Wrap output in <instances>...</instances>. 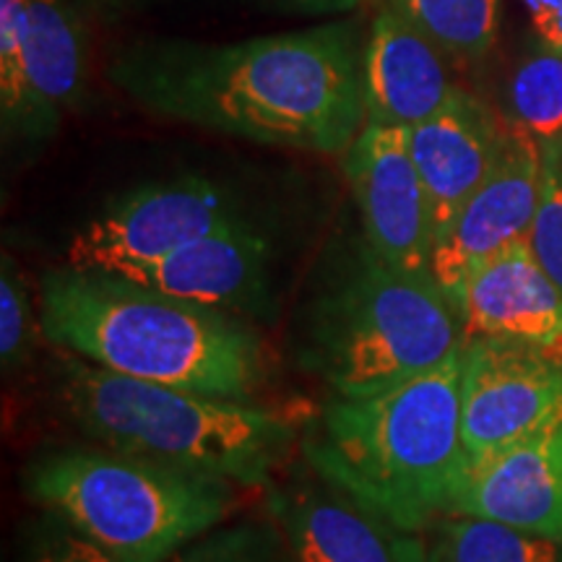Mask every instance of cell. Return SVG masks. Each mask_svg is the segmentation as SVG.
Listing matches in <instances>:
<instances>
[{
	"label": "cell",
	"instance_id": "cell-1",
	"mask_svg": "<svg viewBox=\"0 0 562 562\" xmlns=\"http://www.w3.org/2000/svg\"><path fill=\"white\" fill-rule=\"evenodd\" d=\"M40 326L55 349L201 396L250 402L269 378V351L240 315L112 271H47L40 281Z\"/></svg>",
	"mask_w": 562,
	"mask_h": 562
},
{
	"label": "cell",
	"instance_id": "cell-2",
	"mask_svg": "<svg viewBox=\"0 0 562 562\" xmlns=\"http://www.w3.org/2000/svg\"><path fill=\"white\" fill-rule=\"evenodd\" d=\"M157 110L203 128L341 154L364 128V55L344 26L201 55L151 83Z\"/></svg>",
	"mask_w": 562,
	"mask_h": 562
},
{
	"label": "cell",
	"instance_id": "cell-3",
	"mask_svg": "<svg viewBox=\"0 0 562 562\" xmlns=\"http://www.w3.org/2000/svg\"><path fill=\"white\" fill-rule=\"evenodd\" d=\"M300 446L307 469L351 501L404 531L427 529L448 516L463 469L461 349L372 396H334Z\"/></svg>",
	"mask_w": 562,
	"mask_h": 562
},
{
	"label": "cell",
	"instance_id": "cell-4",
	"mask_svg": "<svg viewBox=\"0 0 562 562\" xmlns=\"http://www.w3.org/2000/svg\"><path fill=\"white\" fill-rule=\"evenodd\" d=\"M58 402L102 448L243 487H269L297 442L284 414L136 381L70 351H60Z\"/></svg>",
	"mask_w": 562,
	"mask_h": 562
},
{
	"label": "cell",
	"instance_id": "cell-5",
	"mask_svg": "<svg viewBox=\"0 0 562 562\" xmlns=\"http://www.w3.org/2000/svg\"><path fill=\"white\" fill-rule=\"evenodd\" d=\"M300 339L305 370L334 396L362 398L438 368L463 328L438 281L398 271L362 237L315 279Z\"/></svg>",
	"mask_w": 562,
	"mask_h": 562
},
{
	"label": "cell",
	"instance_id": "cell-6",
	"mask_svg": "<svg viewBox=\"0 0 562 562\" xmlns=\"http://www.w3.org/2000/svg\"><path fill=\"white\" fill-rule=\"evenodd\" d=\"M24 492L117 562H170L229 516L235 484L110 448H63L26 463Z\"/></svg>",
	"mask_w": 562,
	"mask_h": 562
},
{
	"label": "cell",
	"instance_id": "cell-7",
	"mask_svg": "<svg viewBox=\"0 0 562 562\" xmlns=\"http://www.w3.org/2000/svg\"><path fill=\"white\" fill-rule=\"evenodd\" d=\"M248 222L232 195L206 178L136 188L70 237L66 266L128 273L209 232Z\"/></svg>",
	"mask_w": 562,
	"mask_h": 562
},
{
	"label": "cell",
	"instance_id": "cell-8",
	"mask_svg": "<svg viewBox=\"0 0 562 562\" xmlns=\"http://www.w3.org/2000/svg\"><path fill=\"white\" fill-rule=\"evenodd\" d=\"M562 419V364L524 344L474 336L461 347L463 467L484 463Z\"/></svg>",
	"mask_w": 562,
	"mask_h": 562
},
{
	"label": "cell",
	"instance_id": "cell-9",
	"mask_svg": "<svg viewBox=\"0 0 562 562\" xmlns=\"http://www.w3.org/2000/svg\"><path fill=\"white\" fill-rule=\"evenodd\" d=\"M83 81V45L60 0H0V104L5 133L58 125Z\"/></svg>",
	"mask_w": 562,
	"mask_h": 562
},
{
	"label": "cell",
	"instance_id": "cell-10",
	"mask_svg": "<svg viewBox=\"0 0 562 562\" xmlns=\"http://www.w3.org/2000/svg\"><path fill=\"white\" fill-rule=\"evenodd\" d=\"M344 172L370 248L398 271L432 277L430 203L414 165L409 131L364 123L344 151Z\"/></svg>",
	"mask_w": 562,
	"mask_h": 562
},
{
	"label": "cell",
	"instance_id": "cell-11",
	"mask_svg": "<svg viewBox=\"0 0 562 562\" xmlns=\"http://www.w3.org/2000/svg\"><path fill=\"white\" fill-rule=\"evenodd\" d=\"M542 180L544 149L529 133L508 123L495 170L435 240L432 279L451 302L476 266L510 245L529 240Z\"/></svg>",
	"mask_w": 562,
	"mask_h": 562
},
{
	"label": "cell",
	"instance_id": "cell-12",
	"mask_svg": "<svg viewBox=\"0 0 562 562\" xmlns=\"http://www.w3.org/2000/svg\"><path fill=\"white\" fill-rule=\"evenodd\" d=\"M266 490V508L294 562H427V542L417 531L389 524L318 474Z\"/></svg>",
	"mask_w": 562,
	"mask_h": 562
},
{
	"label": "cell",
	"instance_id": "cell-13",
	"mask_svg": "<svg viewBox=\"0 0 562 562\" xmlns=\"http://www.w3.org/2000/svg\"><path fill=\"white\" fill-rule=\"evenodd\" d=\"M271 245L250 222L195 237L159 261L121 273L170 297L235 315L271 307Z\"/></svg>",
	"mask_w": 562,
	"mask_h": 562
},
{
	"label": "cell",
	"instance_id": "cell-14",
	"mask_svg": "<svg viewBox=\"0 0 562 562\" xmlns=\"http://www.w3.org/2000/svg\"><path fill=\"white\" fill-rule=\"evenodd\" d=\"M463 339L524 344L562 364V290L521 240L469 273L453 297Z\"/></svg>",
	"mask_w": 562,
	"mask_h": 562
},
{
	"label": "cell",
	"instance_id": "cell-15",
	"mask_svg": "<svg viewBox=\"0 0 562 562\" xmlns=\"http://www.w3.org/2000/svg\"><path fill=\"white\" fill-rule=\"evenodd\" d=\"M448 516L490 518L562 542V419L495 459L463 467Z\"/></svg>",
	"mask_w": 562,
	"mask_h": 562
},
{
	"label": "cell",
	"instance_id": "cell-16",
	"mask_svg": "<svg viewBox=\"0 0 562 562\" xmlns=\"http://www.w3.org/2000/svg\"><path fill=\"white\" fill-rule=\"evenodd\" d=\"M508 123L469 91L456 89L438 115L409 131V149L425 186L435 240L495 170Z\"/></svg>",
	"mask_w": 562,
	"mask_h": 562
},
{
	"label": "cell",
	"instance_id": "cell-17",
	"mask_svg": "<svg viewBox=\"0 0 562 562\" xmlns=\"http://www.w3.org/2000/svg\"><path fill=\"white\" fill-rule=\"evenodd\" d=\"M362 55L368 123L412 131L438 115L459 89L448 55L391 3L372 21Z\"/></svg>",
	"mask_w": 562,
	"mask_h": 562
},
{
	"label": "cell",
	"instance_id": "cell-18",
	"mask_svg": "<svg viewBox=\"0 0 562 562\" xmlns=\"http://www.w3.org/2000/svg\"><path fill=\"white\" fill-rule=\"evenodd\" d=\"M427 562H562V542L490 518L451 516L435 524Z\"/></svg>",
	"mask_w": 562,
	"mask_h": 562
},
{
	"label": "cell",
	"instance_id": "cell-19",
	"mask_svg": "<svg viewBox=\"0 0 562 562\" xmlns=\"http://www.w3.org/2000/svg\"><path fill=\"white\" fill-rule=\"evenodd\" d=\"M513 125L529 133L542 149L562 144V53L539 42L518 63L508 81Z\"/></svg>",
	"mask_w": 562,
	"mask_h": 562
},
{
	"label": "cell",
	"instance_id": "cell-20",
	"mask_svg": "<svg viewBox=\"0 0 562 562\" xmlns=\"http://www.w3.org/2000/svg\"><path fill=\"white\" fill-rule=\"evenodd\" d=\"M453 58H480L495 45L501 0H389Z\"/></svg>",
	"mask_w": 562,
	"mask_h": 562
},
{
	"label": "cell",
	"instance_id": "cell-21",
	"mask_svg": "<svg viewBox=\"0 0 562 562\" xmlns=\"http://www.w3.org/2000/svg\"><path fill=\"white\" fill-rule=\"evenodd\" d=\"M40 318H34V307L26 286L24 273L5 252L3 269H0V364L3 375H16L30 360L34 349Z\"/></svg>",
	"mask_w": 562,
	"mask_h": 562
},
{
	"label": "cell",
	"instance_id": "cell-22",
	"mask_svg": "<svg viewBox=\"0 0 562 562\" xmlns=\"http://www.w3.org/2000/svg\"><path fill=\"white\" fill-rule=\"evenodd\" d=\"M529 245L537 261L562 290V144L544 149V180Z\"/></svg>",
	"mask_w": 562,
	"mask_h": 562
},
{
	"label": "cell",
	"instance_id": "cell-23",
	"mask_svg": "<svg viewBox=\"0 0 562 562\" xmlns=\"http://www.w3.org/2000/svg\"><path fill=\"white\" fill-rule=\"evenodd\" d=\"M30 562H117L110 552L81 537L66 521L50 516L32 547Z\"/></svg>",
	"mask_w": 562,
	"mask_h": 562
},
{
	"label": "cell",
	"instance_id": "cell-24",
	"mask_svg": "<svg viewBox=\"0 0 562 562\" xmlns=\"http://www.w3.org/2000/svg\"><path fill=\"white\" fill-rule=\"evenodd\" d=\"M224 562H281L277 550L261 531L235 529L227 531V552Z\"/></svg>",
	"mask_w": 562,
	"mask_h": 562
},
{
	"label": "cell",
	"instance_id": "cell-25",
	"mask_svg": "<svg viewBox=\"0 0 562 562\" xmlns=\"http://www.w3.org/2000/svg\"><path fill=\"white\" fill-rule=\"evenodd\" d=\"M542 45L562 53V0H521Z\"/></svg>",
	"mask_w": 562,
	"mask_h": 562
},
{
	"label": "cell",
	"instance_id": "cell-26",
	"mask_svg": "<svg viewBox=\"0 0 562 562\" xmlns=\"http://www.w3.org/2000/svg\"><path fill=\"white\" fill-rule=\"evenodd\" d=\"M224 552H227V531L203 539L199 544L186 547L170 562H224Z\"/></svg>",
	"mask_w": 562,
	"mask_h": 562
},
{
	"label": "cell",
	"instance_id": "cell-27",
	"mask_svg": "<svg viewBox=\"0 0 562 562\" xmlns=\"http://www.w3.org/2000/svg\"><path fill=\"white\" fill-rule=\"evenodd\" d=\"M284 3L297 5L302 11H349L364 0H284Z\"/></svg>",
	"mask_w": 562,
	"mask_h": 562
}]
</instances>
